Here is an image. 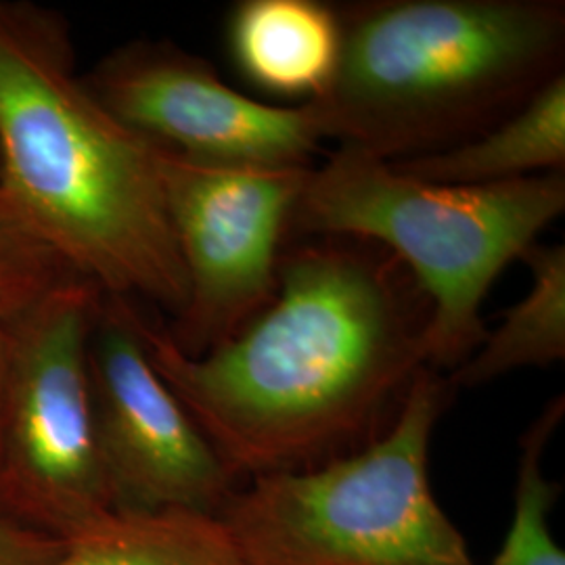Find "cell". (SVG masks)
<instances>
[{
  "label": "cell",
  "mask_w": 565,
  "mask_h": 565,
  "mask_svg": "<svg viewBox=\"0 0 565 565\" xmlns=\"http://www.w3.org/2000/svg\"><path fill=\"white\" fill-rule=\"evenodd\" d=\"M277 277L275 300L202 356L182 354L132 306L149 363L243 482L375 443L427 366L431 308L384 247L287 237Z\"/></svg>",
  "instance_id": "obj_1"
},
{
  "label": "cell",
  "mask_w": 565,
  "mask_h": 565,
  "mask_svg": "<svg viewBox=\"0 0 565 565\" xmlns=\"http://www.w3.org/2000/svg\"><path fill=\"white\" fill-rule=\"evenodd\" d=\"M0 202L103 298L181 315L160 149L76 76L65 23L20 2H0Z\"/></svg>",
  "instance_id": "obj_2"
},
{
  "label": "cell",
  "mask_w": 565,
  "mask_h": 565,
  "mask_svg": "<svg viewBox=\"0 0 565 565\" xmlns=\"http://www.w3.org/2000/svg\"><path fill=\"white\" fill-rule=\"evenodd\" d=\"M335 7L340 63L323 97L306 105L323 141L384 162L471 141L565 74L564 0Z\"/></svg>",
  "instance_id": "obj_3"
},
{
  "label": "cell",
  "mask_w": 565,
  "mask_h": 565,
  "mask_svg": "<svg viewBox=\"0 0 565 565\" xmlns=\"http://www.w3.org/2000/svg\"><path fill=\"white\" fill-rule=\"evenodd\" d=\"M565 210V172L499 184H440L354 147L312 168L289 237L333 235L394 254L429 302L427 366L455 371L486 340L492 282Z\"/></svg>",
  "instance_id": "obj_4"
},
{
  "label": "cell",
  "mask_w": 565,
  "mask_h": 565,
  "mask_svg": "<svg viewBox=\"0 0 565 565\" xmlns=\"http://www.w3.org/2000/svg\"><path fill=\"white\" fill-rule=\"evenodd\" d=\"M452 394L424 366L375 443L247 480L218 518L243 565H478L429 482L431 436Z\"/></svg>",
  "instance_id": "obj_5"
},
{
  "label": "cell",
  "mask_w": 565,
  "mask_h": 565,
  "mask_svg": "<svg viewBox=\"0 0 565 565\" xmlns=\"http://www.w3.org/2000/svg\"><path fill=\"white\" fill-rule=\"evenodd\" d=\"M102 303L61 281L21 329L0 404V511L61 541L111 511L86 364Z\"/></svg>",
  "instance_id": "obj_6"
},
{
  "label": "cell",
  "mask_w": 565,
  "mask_h": 565,
  "mask_svg": "<svg viewBox=\"0 0 565 565\" xmlns=\"http://www.w3.org/2000/svg\"><path fill=\"white\" fill-rule=\"evenodd\" d=\"M163 191L186 277L170 340L202 356L275 300L279 258L308 170L221 168L160 149Z\"/></svg>",
  "instance_id": "obj_7"
},
{
  "label": "cell",
  "mask_w": 565,
  "mask_h": 565,
  "mask_svg": "<svg viewBox=\"0 0 565 565\" xmlns=\"http://www.w3.org/2000/svg\"><path fill=\"white\" fill-rule=\"evenodd\" d=\"M132 306L103 298L86 356L111 511L221 518L245 482L149 363Z\"/></svg>",
  "instance_id": "obj_8"
},
{
  "label": "cell",
  "mask_w": 565,
  "mask_h": 565,
  "mask_svg": "<svg viewBox=\"0 0 565 565\" xmlns=\"http://www.w3.org/2000/svg\"><path fill=\"white\" fill-rule=\"evenodd\" d=\"M84 82L116 120L186 162L308 170L323 141L306 103L256 102L172 42H128Z\"/></svg>",
  "instance_id": "obj_9"
},
{
  "label": "cell",
  "mask_w": 565,
  "mask_h": 565,
  "mask_svg": "<svg viewBox=\"0 0 565 565\" xmlns=\"http://www.w3.org/2000/svg\"><path fill=\"white\" fill-rule=\"evenodd\" d=\"M226 46L254 88L310 103L335 76L342 21L321 0H242L228 13Z\"/></svg>",
  "instance_id": "obj_10"
},
{
  "label": "cell",
  "mask_w": 565,
  "mask_h": 565,
  "mask_svg": "<svg viewBox=\"0 0 565 565\" xmlns=\"http://www.w3.org/2000/svg\"><path fill=\"white\" fill-rule=\"evenodd\" d=\"M390 163L408 177L440 184H499L564 172L565 74L484 135L438 153Z\"/></svg>",
  "instance_id": "obj_11"
},
{
  "label": "cell",
  "mask_w": 565,
  "mask_h": 565,
  "mask_svg": "<svg viewBox=\"0 0 565 565\" xmlns=\"http://www.w3.org/2000/svg\"><path fill=\"white\" fill-rule=\"evenodd\" d=\"M53 565H243L218 518L189 511H109L63 539Z\"/></svg>",
  "instance_id": "obj_12"
},
{
  "label": "cell",
  "mask_w": 565,
  "mask_h": 565,
  "mask_svg": "<svg viewBox=\"0 0 565 565\" xmlns=\"http://www.w3.org/2000/svg\"><path fill=\"white\" fill-rule=\"evenodd\" d=\"M532 273L524 300L507 308L503 321L455 371L448 384L478 387L507 373L548 366L565 359V245L534 243L522 258Z\"/></svg>",
  "instance_id": "obj_13"
},
{
  "label": "cell",
  "mask_w": 565,
  "mask_h": 565,
  "mask_svg": "<svg viewBox=\"0 0 565 565\" xmlns=\"http://www.w3.org/2000/svg\"><path fill=\"white\" fill-rule=\"evenodd\" d=\"M565 398L546 404L534 424L525 429L520 445L513 522L505 543L490 565H565V553L553 539L548 515L559 501L562 484L545 473L546 446L562 424Z\"/></svg>",
  "instance_id": "obj_14"
},
{
  "label": "cell",
  "mask_w": 565,
  "mask_h": 565,
  "mask_svg": "<svg viewBox=\"0 0 565 565\" xmlns=\"http://www.w3.org/2000/svg\"><path fill=\"white\" fill-rule=\"evenodd\" d=\"M70 277L76 275L0 202V404L21 329L36 306Z\"/></svg>",
  "instance_id": "obj_15"
},
{
  "label": "cell",
  "mask_w": 565,
  "mask_h": 565,
  "mask_svg": "<svg viewBox=\"0 0 565 565\" xmlns=\"http://www.w3.org/2000/svg\"><path fill=\"white\" fill-rule=\"evenodd\" d=\"M63 541L0 515V565H53Z\"/></svg>",
  "instance_id": "obj_16"
}]
</instances>
